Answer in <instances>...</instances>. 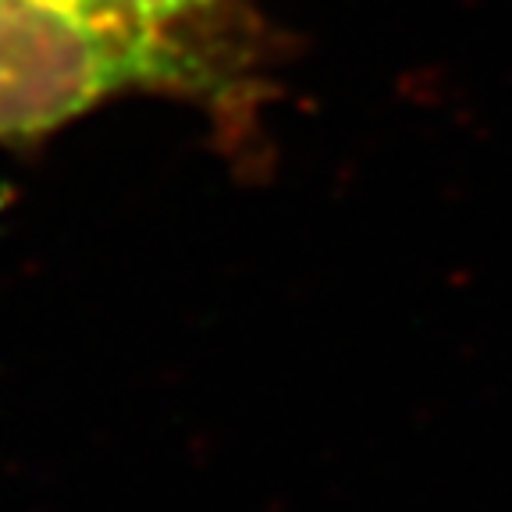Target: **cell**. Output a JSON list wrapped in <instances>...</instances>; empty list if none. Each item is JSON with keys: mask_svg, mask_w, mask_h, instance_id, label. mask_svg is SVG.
<instances>
[{"mask_svg": "<svg viewBox=\"0 0 512 512\" xmlns=\"http://www.w3.org/2000/svg\"><path fill=\"white\" fill-rule=\"evenodd\" d=\"M125 93L175 96L153 50L72 0H0V139H36Z\"/></svg>", "mask_w": 512, "mask_h": 512, "instance_id": "obj_1", "label": "cell"}, {"mask_svg": "<svg viewBox=\"0 0 512 512\" xmlns=\"http://www.w3.org/2000/svg\"><path fill=\"white\" fill-rule=\"evenodd\" d=\"M160 57L175 100L196 104L228 139L253 132L271 86L274 36L253 0H72Z\"/></svg>", "mask_w": 512, "mask_h": 512, "instance_id": "obj_2", "label": "cell"}]
</instances>
